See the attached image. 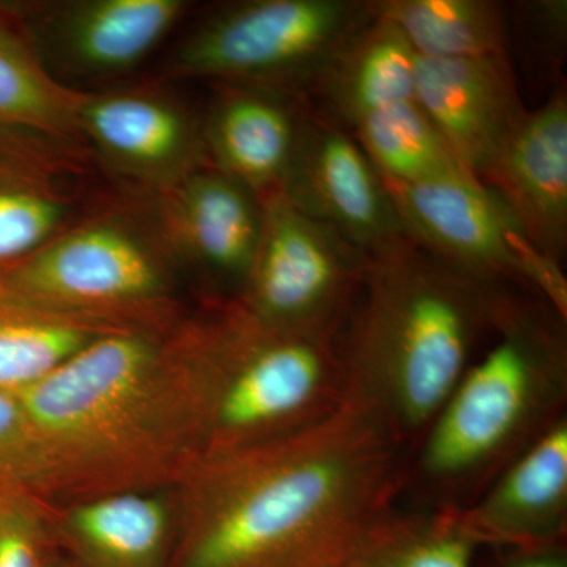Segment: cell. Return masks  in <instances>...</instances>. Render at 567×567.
Instances as JSON below:
<instances>
[{"mask_svg":"<svg viewBox=\"0 0 567 567\" xmlns=\"http://www.w3.org/2000/svg\"><path fill=\"white\" fill-rule=\"evenodd\" d=\"M189 9L183 0H71L32 9V47L80 76L136 69Z\"/></svg>","mask_w":567,"mask_h":567,"instance_id":"obj_13","label":"cell"},{"mask_svg":"<svg viewBox=\"0 0 567 567\" xmlns=\"http://www.w3.org/2000/svg\"><path fill=\"white\" fill-rule=\"evenodd\" d=\"M350 134L391 185H413L465 171L416 99L368 115Z\"/></svg>","mask_w":567,"mask_h":567,"instance_id":"obj_23","label":"cell"},{"mask_svg":"<svg viewBox=\"0 0 567 567\" xmlns=\"http://www.w3.org/2000/svg\"><path fill=\"white\" fill-rule=\"evenodd\" d=\"M341 567H361V566L357 565V563L352 561V563H349V565L341 566Z\"/></svg>","mask_w":567,"mask_h":567,"instance_id":"obj_30","label":"cell"},{"mask_svg":"<svg viewBox=\"0 0 567 567\" xmlns=\"http://www.w3.org/2000/svg\"><path fill=\"white\" fill-rule=\"evenodd\" d=\"M156 196L164 244L238 297L262 237V197L210 164Z\"/></svg>","mask_w":567,"mask_h":567,"instance_id":"obj_14","label":"cell"},{"mask_svg":"<svg viewBox=\"0 0 567 567\" xmlns=\"http://www.w3.org/2000/svg\"><path fill=\"white\" fill-rule=\"evenodd\" d=\"M78 136L91 142L115 173L155 193L207 164L203 126L173 99L147 89L85 92Z\"/></svg>","mask_w":567,"mask_h":567,"instance_id":"obj_12","label":"cell"},{"mask_svg":"<svg viewBox=\"0 0 567 567\" xmlns=\"http://www.w3.org/2000/svg\"><path fill=\"white\" fill-rule=\"evenodd\" d=\"M279 194L361 252L406 235L382 175L352 134L328 118L306 115Z\"/></svg>","mask_w":567,"mask_h":567,"instance_id":"obj_10","label":"cell"},{"mask_svg":"<svg viewBox=\"0 0 567 567\" xmlns=\"http://www.w3.org/2000/svg\"><path fill=\"white\" fill-rule=\"evenodd\" d=\"M416 102L457 163L486 181L527 110L507 54L416 59Z\"/></svg>","mask_w":567,"mask_h":567,"instance_id":"obj_11","label":"cell"},{"mask_svg":"<svg viewBox=\"0 0 567 567\" xmlns=\"http://www.w3.org/2000/svg\"><path fill=\"white\" fill-rule=\"evenodd\" d=\"M477 544L453 509L432 514L388 511L353 559L361 567H473Z\"/></svg>","mask_w":567,"mask_h":567,"instance_id":"obj_24","label":"cell"},{"mask_svg":"<svg viewBox=\"0 0 567 567\" xmlns=\"http://www.w3.org/2000/svg\"><path fill=\"white\" fill-rule=\"evenodd\" d=\"M480 544L546 554L567 529V416L506 466L472 503L453 509Z\"/></svg>","mask_w":567,"mask_h":567,"instance_id":"obj_15","label":"cell"},{"mask_svg":"<svg viewBox=\"0 0 567 567\" xmlns=\"http://www.w3.org/2000/svg\"><path fill=\"white\" fill-rule=\"evenodd\" d=\"M70 205L32 175L0 167V268L20 262L63 233Z\"/></svg>","mask_w":567,"mask_h":567,"instance_id":"obj_25","label":"cell"},{"mask_svg":"<svg viewBox=\"0 0 567 567\" xmlns=\"http://www.w3.org/2000/svg\"><path fill=\"white\" fill-rule=\"evenodd\" d=\"M377 17L393 22L420 58L506 54L505 20L488 0H372Z\"/></svg>","mask_w":567,"mask_h":567,"instance_id":"obj_22","label":"cell"},{"mask_svg":"<svg viewBox=\"0 0 567 567\" xmlns=\"http://www.w3.org/2000/svg\"><path fill=\"white\" fill-rule=\"evenodd\" d=\"M226 371L219 305L162 330L114 331L18 395L47 498L173 491L207 453Z\"/></svg>","mask_w":567,"mask_h":567,"instance_id":"obj_2","label":"cell"},{"mask_svg":"<svg viewBox=\"0 0 567 567\" xmlns=\"http://www.w3.org/2000/svg\"><path fill=\"white\" fill-rule=\"evenodd\" d=\"M54 546L50 499L28 492L0 495V567H48Z\"/></svg>","mask_w":567,"mask_h":567,"instance_id":"obj_27","label":"cell"},{"mask_svg":"<svg viewBox=\"0 0 567 567\" xmlns=\"http://www.w3.org/2000/svg\"><path fill=\"white\" fill-rule=\"evenodd\" d=\"M513 300L399 237L364 252L339 336L344 406L410 458Z\"/></svg>","mask_w":567,"mask_h":567,"instance_id":"obj_3","label":"cell"},{"mask_svg":"<svg viewBox=\"0 0 567 567\" xmlns=\"http://www.w3.org/2000/svg\"><path fill=\"white\" fill-rule=\"evenodd\" d=\"M20 492L47 498V464L20 399L0 390V495Z\"/></svg>","mask_w":567,"mask_h":567,"instance_id":"obj_26","label":"cell"},{"mask_svg":"<svg viewBox=\"0 0 567 567\" xmlns=\"http://www.w3.org/2000/svg\"><path fill=\"white\" fill-rule=\"evenodd\" d=\"M122 330L136 328L48 311L0 282V390L20 395L96 339Z\"/></svg>","mask_w":567,"mask_h":567,"instance_id":"obj_20","label":"cell"},{"mask_svg":"<svg viewBox=\"0 0 567 567\" xmlns=\"http://www.w3.org/2000/svg\"><path fill=\"white\" fill-rule=\"evenodd\" d=\"M374 18L363 0H244L216 10L175 47L164 76L297 96L315 92Z\"/></svg>","mask_w":567,"mask_h":567,"instance_id":"obj_5","label":"cell"},{"mask_svg":"<svg viewBox=\"0 0 567 567\" xmlns=\"http://www.w3.org/2000/svg\"><path fill=\"white\" fill-rule=\"evenodd\" d=\"M226 371L207 453L300 431L344 404L339 338L275 330L221 301Z\"/></svg>","mask_w":567,"mask_h":567,"instance_id":"obj_6","label":"cell"},{"mask_svg":"<svg viewBox=\"0 0 567 567\" xmlns=\"http://www.w3.org/2000/svg\"><path fill=\"white\" fill-rule=\"evenodd\" d=\"M409 456L342 405L309 427L205 453L173 488L167 567H341L405 487Z\"/></svg>","mask_w":567,"mask_h":567,"instance_id":"obj_1","label":"cell"},{"mask_svg":"<svg viewBox=\"0 0 567 567\" xmlns=\"http://www.w3.org/2000/svg\"><path fill=\"white\" fill-rule=\"evenodd\" d=\"M513 567H567V565L565 558L546 551V554L533 555V557L524 559V561Z\"/></svg>","mask_w":567,"mask_h":567,"instance_id":"obj_28","label":"cell"},{"mask_svg":"<svg viewBox=\"0 0 567 567\" xmlns=\"http://www.w3.org/2000/svg\"><path fill=\"white\" fill-rule=\"evenodd\" d=\"M48 567H78L74 566L73 563L66 561V559L51 558L50 565Z\"/></svg>","mask_w":567,"mask_h":567,"instance_id":"obj_29","label":"cell"},{"mask_svg":"<svg viewBox=\"0 0 567 567\" xmlns=\"http://www.w3.org/2000/svg\"><path fill=\"white\" fill-rule=\"evenodd\" d=\"M537 248L561 264L567 245V100L557 93L524 122L488 174Z\"/></svg>","mask_w":567,"mask_h":567,"instance_id":"obj_17","label":"cell"},{"mask_svg":"<svg viewBox=\"0 0 567 567\" xmlns=\"http://www.w3.org/2000/svg\"><path fill=\"white\" fill-rule=\"evenodd\" d=\"M84 96L52 74L25 33L0 18V130L78 136Z\"/></svg>","mask_w":567,"mask_h":567,"instance_id":"obj_21","label":"cell"},{"mask_svg":"<svg viewBox=\"0 0 567 567\" xmlns=\"http://www.w3.org/2000/svg\"><path fill=\"white\" fill-rule=\"evenodd\" d=\"M306 115L292 96L219 84L203 125L205 159L262 199L279 193Z\"/></svg>","mask_w":567,"mask_h":567,"instance_id":"obj_16","label":"cell"},{"mask_svg":"<svg viewBox=\"0 0 567 567\" xmlns=\"http://www.w3.org/2000/svg\"><path fill=\"white\" fill-rule=\"evenodd\" d=\"M565 323L550 306L509 301L409 458L405 487L436 509H461L567 416Z\"/></svg>","mask_w":567,"mask_h":567,"instance_id":"obj_4","label":"cell"},{"mask_svg":"<svg viewBox=\"0 0 567 567\" xmlns=\"http://www.w3.org/2000/svg\"><path fill=\"white\" fill-rule=\"evenodd\" d=\"M55 546L78 567H167L174 533L173 491L121 492L50 502Z\"/></svg>","mask_w":567,"mask_h":567,"instance_id":"obj_18","label":"cell"},{"mask_svg":"<svg viewBox=\"0 0 567 567\" xmlns=\"http://www.w3.org/2000/svg\"><path fill=\"white\" fill-rule=\"evenodd\" d=\"M386 186L406 237L466 275L527 287L567 317L561 264L537 248L516 213L486 183L462 171Z\"/></svg>","mask_w":567,"mask_h":567,"instance_id":"obj_8","label":"cell"},{"mask_svg":"<svg viewBox=\"0 0 567 567\" xmlns=\"http://www.w3.org/2000/svg\"><path fill=\"white\" fill-rule=\"evenodd\" d=\"M364 252L309 218L279 193L264 197V229L235 300L259 322L338 339L363 274Z\"/></svg>","mask_w":567,"mask_h":567,"instance_id":"obj_9","label":"cell"},{"mask_svg":"<svg viewBox=\"0 0 567 567\" xmlns=\"http://www.w3.org/2000/svg\"><path fill=\"white\" fill-rule=\"evenodd\" d=\"M416 59L401 29L374 11L324 71L315 93L334 123L352 130L374 112L416 99Z\"/></svg>","mask_w":567,"mask_h":567,"instance_id":"obj_19","label":"cell"},{"mask_svg":"<svg viewBox=\"0 0 567 567\" xmlns=\"http://www.w3.org/2000/svg\"><path fill=\"white\" fill-rule=\"evenodd\" d=\"M0 282L59 315L151 330L181 320L162 252L118 219L63 230L20 262L0 268Z\"/></svg>","mask_w":567,"mask_h":567,"instance_id":"obj_7","label":"cell"}]
</instances>
